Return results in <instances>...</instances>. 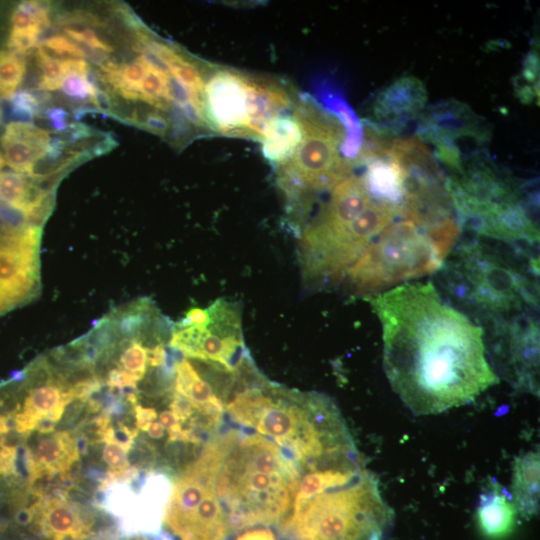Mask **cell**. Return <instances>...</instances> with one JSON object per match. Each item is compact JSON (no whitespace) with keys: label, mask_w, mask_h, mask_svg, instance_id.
Returning <instances> with one entry per match:
<instances>
[{"label":"cell","mask_w":540,"mask_h":540,"mask_svg":"<svg viewBox=\"0 0 540 540\" xmlns=\"http://www.w3.org/2000/svg\"><path fill=\"white\" fill-rule=\"evenodd\" d=\"M390 514L377 480L368 472L293 504L281 527L298 540H379Z\"/></svg>","instance_id":"5b68a950"},{"label":"cell","mask_w":540,"mask_h":540,"mask_svg":"<svg viewBox=\"0 0 540 540\" xmlns=\"http://www.w3.org/2000/svg\"><path fill=\"white\" fill-rule=\"evenodd\" d=\"M2 118H3V111H2V108H1V106H0V124H1V122H2Z\"/></svg>","instance_id":"bcb514c9"},{"label":"cell","mask_w":540,"mask_h":540,"mask_svg":"<svg viewBox=\"0 0 540 540\" xmlns=\"http://www.w3.org/2000/svg\"><path fill=\"white\" fill-rule=\"evenodd\" d=\"M64 32L69 38L78 43L84 44L90 49L102 51L107 54L114 51V48L110 44L100 39L98 35L90 28L77 30L74 28L65 27Z\"/></svg>","instance_id":"f546056e"},{"label":"cell","mask_w":540,"mask_h":540,"mask_svg":"<svg viewBox=\"0 0 540 540\" xmlns=\"http://www.w3.org/2000/svg\"><path fill=\"white\" fill-rule=\"evenodd\" d=\"M26 73L25 56L0 49V98L11 100Z\"/></svg>","instance_id":"603a6c76"},{"label":"cell","mask_w":540,"mask_h":540,"mask_svg":"<svg viewBox=\"0 0 540 540\" xmlns=\"http://www.w3.org/2000/svg\"><path fill=\"white\" fill-rule=\"evenodd\" d=\"M148 436L152 439H161L164 436V427L158 421H153L147 430Z\"/></svg>","instance_id":"ee69618b"},{"label":"cell","mask_w":540,"mask_h":540,"mask_svg":"<svg viewBox=\"0 0 540 540\" xmlns=\"http://www.w3.org/2000/svg\"><path fill=\"white\" fill-rule=\"evenodd\" d=\"M56 425L57 422L48 418H42L38 421L34 430L40 434H49L55 431Z\"/></svg>","instance_id":"7bdbcfd3"},{"label":"cell","mask_w":540,"mask_h":540,"mask_svg":"<svg viewBox=\"0 0 540 540\" xmlns=\"http://www.w3.org/2000/svg\"><path fill=\"white\" fill-rule=\"evenodd\" d=\"M303 139L289 160L309 191L334 187L350 175L353 164L339 155L341 129L309 106H300L296 115Z\"/></svg>","instance_id":"ba28073f"},{"label":"cell","mask_w":540,"mask_h":540,"mask_svg":"<svg viewBox=\"0 0 540 540\" xmlns=\"http://www.w3.org/2000/svg\"><path fill=\"white\" fill-rule=\"evenodd\" d=\"M427 92L416 77L405 76L381 91L373 105L375 119L388 129H399L424 108Z\"/></svg>","instance_id":"7c38bea8"},{"label":"cell","mask_w":540,"mask_h":540,"mask_svg":"<svg viewBox=\"0 0 540 540\" xmlns=\"http://www.w3.org/2000/svg\"><path fill=\"white\" fill-rule=\"evenodd\" d=\"M477 239L454 246L442 270L444 285L459 303L490 322L538 307L536 269Z\"/></svg>","instance_id":"277c9868"},{"label":"cell","mask_w":540,"mask_h":540,"mask_svg":"<svg viewBox=\"0 0 540 540\" xmlns=\"http://www.w3.org/2000/svg\"><path fill=\"white\" fill-rule=\"evenodd\" d=\"M374 200L361 177L350 174L337 183L327 204L310 227L324 233L342 230Z\"/></svg>","instance_id":"4fadbf2b"},{"label":"cell","mask_w":540,"mask_h":540,"mask_svg":"<svg viewBox=\"0 0 540 540\" xmlns=\"http://www.w3.org/2000/svg\"><path fill=\"white\" fill-rule=\"evenodd\" d=\"M389 141L379 154L365 160L366 171L362 176L369 194L376 200L405 206L407 172L388 150Z\"/></svg>","instance_id":"9a60e30c"},{"label":"cell","mask_w":540,"mask_h":540,"mask_svg":"<svg viewBox=\"0 0 540 540\" xmlns=\"http://www.w3.org/2000/svg\"><path fill=\"white\" fill-rule=\"evenodd\" d=\"M138 495L126 482H115L106 488V500L103 510L119 521L129 516L136 508Z\"/></svg>","instance_id":"cb8c5ba5"},{"label":"cell","mask_w":540,"mask_h":540,"mask_svg":"<svg viewBox=\"0 0 540 540\" xmlns=\"http://www.w3.org/2000/svg\"><path fill=\"white\" fill-rule=\"evenodd\" d=\"M36 64L41 70L38 88L44 91H54L61 87L65 77L62 61L53 58L38 45L34 54Z\"/></svg>","instance_id":"484cf974"},{"label":"cell","mask_w":540,"mask_h":540,"mask_svg":"<svg viewBox=\"0 0 540 540\" xmlns=\"http://www.w3.org/2000/svg\"><path fill=\"white\" fill-rule=\"evenodd\" d=\"M204 105L207 120L220 133L248 136L249 94L246 75L229 69L215 70L205 82Z\"/></svg>","instance_id":"30bf717a"},{"label":"cell","mask_w":540,"mask_h":540,"mask_svg":"<svg viewBox=\"0 0 540 540\" xmlns=\"http://www.w3.org/2000/svg\"><path fill=\"white\" fill-rule=\"evenodd\" d=\"M108 88H94L90 101L96 109L103 113H111L113 110V100Z\"/></svg>","instance_id":"8d00e7d4"},{"label":"cell","mask_w":540,"mask_h":540,"mask_svg":"<svg viewBox=\"0 0 540 540\" xmlns=\"http://www.w3.org/2000/svg\"><path fill=\"white\" fill-rule=\"evenodd\" d=\"M369 301L382 327L384 372L413 414L465 405L499 382L483 328L431 282L403 283Z\"/></svg>","instance_id":"6da1fadb"},{"label":"cell","mask_w":540,"mask_h":540,"mask_svg":"<svg viewBox=\"0 0 540 540\" xmlns=\"http://www.w3.org/2000/svg\"><path fill=\"white\" fill-rule=\"evenodd\" d=\"M207 326L177 324L169 346L185 357L217 363L227 372H237L247 361L238 308L217 300L207 308Z\"/></svg>","instance_id":"52a82bcc"},{"label":"cell","mask_w":540,"mask_h":540,"mask_svg":"<svg viewBox=\"0 0 540 540\" xmlns=\"http://www.w3.org/2000/svg\"><path fill=\"white\" fill-rule=\"evenodd\" d=\"M147 318V317H146ZM145 318V320H146ZM145 321L133 335L132 339H122L119 342L120 354L118 361L116 362L117 368L121 369L132 376L138 381L144 377L148 365L149 349L144 345L142 341V330Z\"/></svg>","instance_id":"7402d4cb"},{"label":"cell","mask_w":540,"mask_h":540,"mask_svg":"<svg viewBox=\"0 0 540 540\" xmlns=\"http://www.w3.org/2000/svg\"><path fill=\"white\" fill-rule=\"evenodd\" d=\"M61 89L68 97L82 101L90 99L93 93V88L85 77L78 74H67L63 79Z\"/></svg>","instance_id":"4dcf8cb0"},{"label":"cell","mask_w":540,"mask_h":540,"mask_svg":"<svg viewBox=\"0 0 540 540\" xmlns=\"http://www.w3.org/2000/svg\"><path fill=\"white\" fill-rule=\"evenodd\" d=\"M459 226L501 242L535 245L539 229L509 180L489 167L478 165L462 170L446 181Z\"/></svg>","instance_id":"8992f818"},{"label":"cell","mask_w":540,"mask_h":540,"mask_svg":"<svg viewBox=\"0 0 540 540\" xmlns=\"http://www.w3.org/2000/svg\"><path fill=\"white\" fill-rule=\"evenodd\" d=\"M42 30L39 26L26 30H10L7 38V49L26 56L36 46Z\"/></svg>","instance_id":"83f0119b"},{"label":"cell","mask_w":540,"mask_h":540,"mask_svg":"<svg viewBox=\"0 0 540 540\" xmlns=\"http://www.w3.org/2000/svg\"><path fill=\"white\" fill-rule=\"evenodd\" d=\"M168 76L149 68L139 87V100L156 109L167 110L170 104L165 94Z\"/></svg>","instance_id":"d4e9b609"},{"label":"cell","mask_w":540,"mask_h":540,"mask_svg":"<svg viewBox=\"0 0 540 540\" xmlns=\"http://www.w3.org/2000/svg\"><path fill=\"white\" fill-rule=\"evenodd\" d=\"M170 408L181 424H184L190 420L194 412H196L192 405L183 396L179 395L175 391Z\"/></svg>","instance_id":"e575fe53"},{"label":"cell","mask_w":540,"mask_h":540,"mask_svg":"<svg viewBox=\"0 0 540 540\" xmlns=\"http://www.w3.org/2000/svg\"><path fill=\"white\" fill-rule=\"evenodd\" d=\"M305 472L273 441L239 432L214 483L216 497L228 509L229 529L281 523Z\"/></svg>","instance_id":"7a4b0ae2"},{"label":"cell","mask_w":540,"mask_h":540,"mask_svg":"<svg viewBox=\"0 0 540 540\" xmlns=\"http://www.w3.org/2000/svg\"><path fill=\"white\" fill-rule=\"evenodd\" d=\"M49 133L33 123L10 121L1 137L6 164L15 172L34 177L35 165L50 142Z\"/></svg>","instance_id":"5bb4252c"},{"label":"cell","mask_w":540,"mask_h":540,"mask_svg":"<svg viewBox=\"0 0 540 540\" xmlns=\"http://www.w3.org/2000/svg\"><path fill=\"white\" fill-rule=\"evenodd\" d=\"M10 101L12 107L30 112L33 115L38 114L41 106L33 91L29 90H18Z\"/></svg>","instance_id":"836d02e7"},{"label":"cell","mask_w":540,"mask_h":540,"mask_svg":"<svg viewBox=\"0 0 540 540\" xmlns=\"http://www.w3.org/2000/svg\"><path fill=\"white\" fill-rule=\"evenodd\" d=\"M539 454L529 451L519 456L513 465L512 496L515 507L524 516H531L539 505Z\"/></svg>","instance_id":"ffe728a7"},{"label":"cell","mask_w":540,"mask_h":540,"mask_svg":"<svg viewBox=\"0 0 540 540\" xmlns=\"http://www.w3.org/2000/svg\"><path fill=\"white\" fill-rule=\"evenodd\" d=\"M523 75L526 78V80L530 82L536 81V78L538 77V57L536 56V53H530L526 59Z\"/></svg>","instance_id":"ab89813d"},{"label":"cell","mask_w":540,"mask_h":540,"mask_svg":"<svg viewBox=\"0 0 540 540\" xmlns=\"http://www.w3.org/2000/svg\"><path fill=\"white\" fill-rule=\"evenodd\" d=\"M141 128L154 134L164 136L169 129L168 120L157 111H150L139 118L137 123Z\"/></svg>","instance_id":"d6a6232c"},{"label":"cell","mask_w":540,"mask_h":540,"mask_svg":"<svg viewBox=\"0 0 540 540\" xmlns=\"http://www.w3.org/2000/svg\"><path fill=\"white\" fill-rule=\"evenodd\" d=\"M127 454L128 452L122 446L116 443H106L102 451V458L109 466V470L118 471L130 466Z\"/></svg>","instance_id":"1f68e13d"},{"label":"cell","mask_w":540,"mask_h":540,"mask_svg":"<svg viewBox=\"0 0 540 540\" xmlns=\"http://www.w3.org/2000/svg\"><path fill=\"white\" fill-rule=\"evenodd\" d=\"M5 165H6L5 158L3 154L0 152V171L4 168Z\"/></svg>","instance_id":"f6af8a7d"},{"label":"cell","mask_w":540,"mask_h":540,"mask_svg":"<svg viewBox=\"0 0 540 540\" xmlns=\"http://www.w3.org/2000/svg\"><path fill=\"white\" fill-rule=\"evenodd\" d=\"M534 312L491 322L494 353L511 380L523 389L538 390L539 325Z\"/></svg>","instance_id":"9c48e42d"},{"label":"cell","mask_w":540,"mask_h":540,"mask_svg":"<svg viewBox=\"0 0 540 540\" xmlns=\"http://www.w3.org/2000/svg\"><path fill=\"white\" fill-rule=\"evenodd\" d=\"M135 425L140 431L148 430L151 423L157 418V412L154 408L143 407L139 404L134 406Z\"/></svg>","instance_id":"d590c367"},{"label":"cell","mask_w":540,"mask_h":540,"mask_svg":"<svg viewBox=\"0 0 540 540\" xmlns=\"http://www.w3.org/2000/svg\"><path fill=\"white\" fill-rule=\"evenodd\" d=\"M45 113L54 131L64 132L68 129L69 114L66 110L61 107H51Z\"/></svg>","instance_id":"74e56055"},{"label":"cell","mask_w":540,"mask_h":540,"mask_svg":"<svg viewBox=\"0 0 540 540\" xmlns=\"http://www.w3.org/2000/svg\"><path fill=\"white\" fill-rule=\"evenodd\" d=\"M259 139L264 157L280 165L294 156L302 142L303 129L296 116L278 114L266 123Z\"/></svg>","instance_id":"ac0fdd59"},{"label":"cell","mask_w":540,"mask_h":540,"mask_svg":"<svg viewBox=\"0 0 540 540\" xmlns=\"http://www.w3.org/2000/svg\"><path fill=\"white\" fill-rule=\"evenodd\" d=\"M170 73L190 94H196L204 98L205 81L193 62L184 58L170 67Z\"/></svg>","instance_id":"4316f807"},{"label":"cell","mask_w":540,"mask_h":540,"mask_svg":"<svg viewBox=\"0 0 540 540\" xmlns=\"http://www.w3.org/2000/svg\"><path fill=\"white\" fill-rule=\"evenodd\" d=\"M174 390L183 396L201 415L221 420L223 403L185 358L177 360L174 366Z\"/></svg>","instance_id":"e0dca14e"},{"label":"cell","mask_w":540,"mask_h":540,"mask_svg":"<svg viewBox=\"0 0 540 540\" xmlns=\"http://www.w3.org/2000/svg\"><path fill=\"white\" fill-rule=\"evenodd\" d=\"M79 460L75 438L68 430L56 431L42 438L33 454L35 465L60 473L68 472Z\"/></svg>","instance_id":"44dd1931"},{"label":"cell","mask_w":540,"mask_h":540,"mask_svg":"<svg viewBox=\"0 0 540 540\" xmlns=\"http://www.w3.org/2000/svg\"><path fill=\"white\" fill-rule=\"evenodd\" d=\"M65 144L66 142L61 138H51L44 156L51 160L58 159L64 151Z\"/></svg>","instance_id":"60d3db41"},{"label":"cell","mask_w":540,"mask_h":540,"mask_svg":"<svg viewBox=\"0 0 540 540\" xmlns=\"http://www.w3.org/2000/svg\"><path fill=\"white\" fill-rule=\"evenodd\" d=\"M460 226L450 217L437 223L398 218L383 229L350 267L356 295L370 297L441 269L457 243Z\"/></svg>","instance_id":"3957f363"},{"label":"cell","mask_w":540,"mask_h":540,"mask_svg":"<svg viewBox=\"0 0 540 540\" xmlns=\"http://www.w3.org/2000/svg\"><path fill=\"white\" fill-rule=\"evenodd\" d=\"M70 129L69 139L76 141L78 139L86 138L91 135V129L84 124H72L68 127Z\"/></svg>","instance_id":"b9f144b4"},{"label":"cell","mask_w":540,"mask_h":540,"mask_svg":"<svg viewBox=\"0 0 540 540\" xmlns=\"http://www.w3.org/2000/svg\"><path fill=\"white\" fill-rule=\"evenodd\" d=\"M148 70V65L141 59L140 56L132 62L121 65L122 84L119 86V88L124 85L128 88L139 91L140 84L146 76Z\"/></svg>","instance_id":"f1b7e54d"},{"label":"cell","mask_w":540,"mask_h":540,"mask_svg":"<svg viewBox=\"0 0 540 540\" xmlns=\"http://www.w3.org/2000/svg\"><path fill=\"white\" fill-rule=\"evenodd\" d=\"M210 316L207 309L194 307L188 310L185 317L179 322L181 325L207 326Z\"/></svg>","instance_id":"f35d334b"},{"label":"cell","mask_w":540,"mask_h":540,"mask_svg":"<svg viewBox=\"0 0 540 540\" xmlns=\"http://www.w3.org/2000/svg\"><path fill=\"white\" fill-rule=\"evenodd\" d=\"M28 508L31 531L49 540H84L92 533L93 518L66 497L38 498Z\"/></svg>","instance_id":"8fae6325"},{"label":"cell","mask_w":540,"mask_h":540,"mask_svg":"<svg viewBox=\"0 0 540 540\" xmlns=\"http://www.w3.org/2000/svg\"><path fill=\"white\" fill-rule=\"evenodd\" d=\"M313 89L319 102L335 114L345 127L346 134L341 144L343 158L352 164L356 163L364 140L363 127L357 115L331 81L318 80Z\"/></svg>","instance_id":"2e32d148"},{"label":"cell","mask_w":540,"mask_h":540,"mask_svg":"<svg viewBox=\"0 0 540 540\" xmlns=\"http://www.w3.org/2000/svg\"><path fill=\"white\" fill-rule=\"evenodd\" d=\"M482 530L491 537L506 535L515 519V505L504 488L496 481H491L480 494L477 509Z\"/></svg>","instance_id":"d6986e66"}]
</instances>
